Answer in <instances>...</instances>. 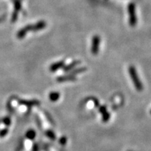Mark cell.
<instances>
[{"label": "cell", "mask_w": 151, "mask_h": 151, "mask_svg": "<svg viewBox=\"0 0 151 151\" xmlns=\"http://www.w3.org/2000/svg\"><path fill=\"white\" fill-rule=\"evenodd\" d=\"M19 104L21 105H25L26 106H36L40 104V102L38 100H20L19 101Z\"/></svg>", "instance_id": "5"}, {"label": "cell", "mask_w": 151, "mask_h": 151, "mask_svg": "<svg viewBox=\"0 0 151 151\" xmlns=\"http://www.w3.org/2000/svg\"><path fill=\"white\" fill-rule=\"evenodd\" d=\"M80 63H81V61H79V60H76V61L72 62V63L69 64V65H67V66H66V67H63L64 72H70V71L72 70L73 69L75 68L76 66L80 65Z\"/></svg>", "instance_id": "8"}, {"label": "cell", "mask_w": 151, "mask_h": 151, "mask_svg": "<svg viewBox=\"0 0 151 151\" xmlns=\"http://www.w3.org/2000/svg\"><path fill=\"white\" fill-rule=\"evenodd\" d=\"M128 13L129 15V25L132 27H134L136 25L137 18L136 15V8L135 4L133 3H130L128 5Z\"/></svg>", "instance_id": "2"}, {"label": "cell", "mask_w": 151, "mask_h": 151, "mask_svg": "<svg viewBox=\"0 0 151 151\" xmlns=\"http://www.w3.org/2000/svg\"><path fill=\"white\" fill-rule=\"evenodd\" d=\"M150 113H151V112H150Z\"/></svg>", "instance_id": "17"}, {"label": "cell", "mask_w": 151, "mask_h": 151, "mask_svg": "<svg viewBox=\"0 0 151 151\" xmlns=\"http://www.w3.org/2000/svg\"><path fill=\"white\" fill-rule=\"evenodd\" d=\"M76 79L74 75H72V74H69L67 76H59L57 79V81L58 82H65V81H76Z\"/></svg>", "instance_id": "6"}, {"label": "cell", "mask_w": 151, "mask_h": 151, "mask_svg": "<svg viewBox=\"0 0 151 151\" xmlns=\"http://www.w3.org/2000/svg\"><path fill=\"white\" fill-rule=\"evenodd\" d=\"M8 129H3L0 131V137H4L5 136H6V134H8Z\"/></svg>", "instance_id": "15"}, {"label": "cell", "mask_w": 151, "mask_h": 151, "mask_svg": "<svg viewBox=\"0 0 151 151\" xmlns=\"http://www.w3.org/2000/svg\"><path fill=\"white\" fill-rule=\"evenodd\" d=\"M2 122L6 126L11 125V118L8 117V116H7V117L4 118V119L2 120Z\"/></svg>", "instance_id": "13"}, {"label": "cell", "mask_w": 151, "mask_h": 151, "mask_svg": "<svg viewBox=\"0 0 151 151\" xmlns=\"http://www.w3.org/2000/svg\"><path fill=\"white\" fill-rule=\"evenodd\" d=\"M64 67H65V61L62 60V61L55 62V63H53V65H50L49 70L51 72H56V71H58V69L63 68Z\"/></svg>", "instance_id": "4"}, {"label": "cell", "mask_w": 151, "mask_h": 151, "mask_svg": "<svg viewBox=\"0 0 151 151\" xmlns=\"http://www.w3.org/2000/svg\"><path fill=\"white\" fill-rule=\"evenodd\" d=\"M46 136H48V137H49L50 138H51L52 140H55V138H56L55 133L53 132L50 131V130L46 132Z\"/></svg>", "instance_id": "14"}, {"label": "cell", "mask_w": 151, "mask_h": 151, "mask_svg": "<svg viewBox=\"0 0 151 151\" xmlns=\"http://www.w3.org/2000/svg\"><path fill=\"white\" fill-rule=\"evenodd\" d=\"M100 111L102 114V119H103L104 122H107L110 118V115L107 111L106 109L105 106H101L100 109Z\"/></svg>", "instance_id": "7"}, {"label": "cell", "mask_w": 151, "mask_h": 151, "mask_svg": "<svg viewBox=\"0 0 151 151\" xmlns=\"http://www.w3.org/2000/svg\"><path fill=\"white\" fill-rule=\"evenodd\" d=\"M26 137L29 140H34L36 137V132L33 129H29L26 133Z\"/></svg>", "instance_id": "11"}, {"label": "cell", "mask_w": 151, "mask_h": 151, "mask_svg": "<svg viewBox=\"0 0 151 151\" xmlns=\"http://www.w3.org/2000/svg\"><path fill=\"white\" fill-rule=\"evenodd\" d=\"M128 71H129V74L130 75V77H131L132 81L134 83V86H135L136 89L138 92H141L143 89V84H142L141 81L139 77H138L136 68L134 66H130Z\"/></svg>", "instance_id": "1"}, {"label": "cell", "mask_w": 151, "mask_h": 151, "mask_svg": "<svg viewBox=\"0 0 151 151\" xmlns=\"http://www.w3.org/2000/svg\"><path fill=\"white\" fill-rule=\"evenodd\" d=\"M100 37L98 35H95L93 37V41H92V47L91 52L93 55H97L99 52V48H100Z\"/></svg>", "instance_id": "3"}, {"label": "cell", "mask_w": 151, "mask_h": 151, "mask_svg": "<svg viewBox=\"0 0 151 151\" xmlns=\"http://www.w3.org/2000/svg\"><path fill=\"white\" fill-rule=\"evenodd\" d=\"M46 26V22L44 21H40L37 23L35 24L34 25H32V30L33 31H38L41 30V29H44Z\"/></svg>", "instance_id": "9"}, {"label": "cell", "mask_w": 151, "mask_h": 151, "mask_svg": "<svg viewBox=\"0 0 151 151\" xmlns=\"http://www.w3.org/2000/svg\"><path fill=\"white\" fill-rule=\"evenodd\" d=\"M60 95L58 92H52L49 94V100L51 102H57L60 99Z\"/></svg>", "instance_id": "10"}, {"label": "cell", "mask_w": 151, "mask_h": 151, "mask_svg": "<svg viewBox=\"0 0 151 151\" xmlns=\"http://www.w3.org/2000/svg\"><path fill=\"white\" fill-rule=\"evenodd\" d=\"M86 70H87L86 67H79V68H78V69H75V70L72 71V72H71L70 74H72V75H75V74H81V73L86 72Z\"/></svg>", "instance_id": "12"}, {"label": "cell", "mask_w": 151, "mask_h": 151, "mask_svg": "<svg viewBox=\"0 0 151 151\" xmlns=\"http://www.w3.org/2000/svg\"><path fill=\"white\" fill-rule=\"evenodd\" d=\"M60 143L62 144V145H65V144L67 143V138H66L65 137H62V138H60Z\"/></svg>", "instance_id": "16"}]
</instances>
